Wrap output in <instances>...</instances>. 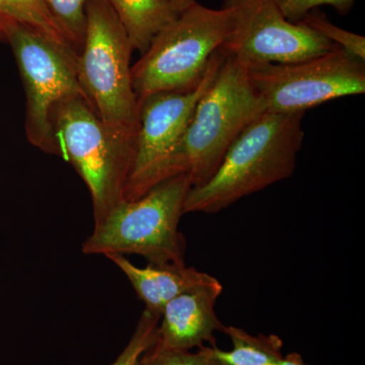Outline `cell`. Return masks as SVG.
<instances>
[{"instance_id":"4fadbf2b","label":"cell","mask_w":365,"mask_h":365,"mask_svg":"<svg viewBox=\"0 0 365 365\" xmlns=\"http://www.w3.org/2000/svg\"><path fill=\"white\" fill-rule=\"evenodd\" d=\"M122 24L134 51L143 54L151 41L179 13L172 0H107Z\"/></svg>"},{"instance_id":"603a6c76","label":"cell","mask_w":365,"mask_h":365,"mask_svg":"<svg viewBox=\"0 0 365 365\" xmlns=\"http://www.w3.org/2000/svg\"><path fill=\"white\" fill-rule=\"evenodd\" d=\"M0 41H4V36H2L1 31H0Z\"/></svg>"},{"instance_id":"44dd1931","label":"cell","mask_w":365,"mask_h":365,"mask_svg":"<svg viewBox=\"0 0 365 365\" xmlns=\"http://www.w3.org/2000/svg\"><path fill=\"white\" fill-rule=\"evenodd\" d=\"M275 365H307L302 359V355L297 352L289 353L287 355H283L282 359Z\"/></svg>"},{"instance_id":"6da1fadb","label":"cell","mask_w":365,"mask_h":365,"mask_svg":"<svg viewBox=\"0 0 365 365\" xmlns=\"http://www.w3.org/2000/svg\"><path fill=\"white\" fill-rule=\"evenodd\" d=\"M306 113L264 112L228 148L213 176L192 187L185 213H217L271 185L289 179L304 143Z\"/></svg>"},{"instance_id":"3957f363","label":"cell","mask_w":365,"mask_h":365,"mask_svg":"<svg viewBox=\"0 0 365 365\" xmlns=\"http://www.w3.org/2000/svg\"><path fill=\"white\" fill-rule=\"evenodd\" d=\"M264 112L248 69L225 53L215 79L197 103L178 150V168L181 174L189 175L192 187L201 186L213 176L235 138Z\"/></svg>"},{"instance_id":"5b68a950","label":"cell","mask_w":365,"mask_h":365,"mask_svg":"<svg viewBox=\"0 0 365 365\" xmlns=\"http://www.w3.org/2000/svg\"><path fill=\"white\" fill-rule=\"evenodd\" d=\"M86 14L85 41L76 59L79 85L100 119L135 141L139 108L132 86L133 47L107 0H88Z\"/></svg>"},{"instance_id":"9a60e30c","label":"cell","mask_w":365,"mask_h":365,"mask_svg":"<svg viewBox=\"0 0 365 365\" xmlns=\"http://www.w3.org/2000/svg\"><path fill=\"white\" fill-rule=\"evenodd\" d=\"M0 16L23 24L78 57L66 34L53 16L47 0H0Z\"/></svg>"},{"instance_id":"d6986e66","label":"cell","mask_w":365,"mask_h":365,"mask_svg":"<svg viewBox=\"0 0 365 365\" xmlns=\"http://www.w3.org/2000/svg\"><path fill=\"white\" fill-rule=\"evenodd\" d=\"M160 319V314L144 309L130 341L111 365H135L141 355L157 341Z\"/></svg>"},{"instance_id":"7c38bea8","label":"cell","mask_w":365,"mask_h":365,"mask_svg":"<svg viewBox=\"0 0 365 365\" xmlns=\"http://www.w3.org/2000/svg\"><path fill=\"white\" fill-rule=\"evenodd\" d=\"M106 257L126 275L145 309L160 316L170 300L215 278L195 268L187 267L186 264H148L141 268L131 263L124 255L109 254Z\"/></svg>"},{"instance_id":"7402d4cb","label":"cell","mask_w":365,"mask_h":365,"mask_svg":"<svg viewBox=\"0 0 365 365\" xmlns=\"http://www.w3.org/2000/svg\"><path fill=\"white\" fill-rule=\"evenodd\" d=\"M175 9L178 13L181 14L182 11H186L187 9L196 4V0H172Z\"/></svg>"},{"instance_id":"2e32d148","label":"cell","mask_w":365,"mask_h":365,"mask_svg":"<svg viewBox=\"0 0 365 365\" xmlns=\"http://www.w3.org/2000/svg\"><path fill=\"white\" fill-rule=\"evenodd\" d=\"M135 365H225L216 353V346H202L198 351L172 349L155 341Z\"/></svg>"},{"instance_id":"8fae6325","label":"cell","mask_w":365,"mask_h":365,"mask_svg":"<svg viewBox=\"0 0 365 365\" xmlns=\"http://www.w3.org/2000/svg\"><path fill=\"white\" fill-rule=\"evenodd\" d=\"M216 278L186 290L163 307L158 325V342L172 349L192 350L204 343L215 345V333L222 332L215 304L222 294Z\"/></svg>"},{"instance_id":"ba28073f","label":"cell","mask_w":365,"mask_h":365,"mask_svg":"<svg viewBox=\"0 0 365 365\" xmlns=\"http://www.w3.org/2000/svg\"><path fill=\"white\" fill-rule=\"evenodd\" d=\"M225 53L213 55L195 90L158 93L138 101V131L124 201H134L165 180L181 175L177 155L197 103L212 83Z\"/></svg>"},{"instance_id":"ffe728a7","label":"cell","mask_w":365,"mask_h":365,"mask_svg":"<svg viewBox=\"0 0 365 365\" xmlns=\"http://www.w3.org/2000/svg\"><path fill=\"white\" fill-rule=\"evenodd\" d=\"M281 13L290 23L299 24L307 14L319 6H332L336 11L346 16L352 11L356 0H276Z\"/></svg>"},{"instance_id":"7a4b0ae2","label":"cell","mask_w":365,"mask_h":365,"mask_svg":"<svg viewBox=\"0 0 365 365\" xmlns=\"http://www.w3.org/2000/svg\"><path fill=\"white\" fill-rule=\"evenodd\" d=\"M191 179L165 180L134 201H123L83 242L86 255L135 254L148 264L185 265L184 237L179 230Z\"/></svg>"},{"instance_id":"52a82bcc","label":"cell","mask_w":365,"mask_h":365,"mask_svg":"<svg viewBox=\"0 0 365 365\" xmlns=\"http://www.w3.org/2000/svg\"><path fill=\"white\" fill-rule=\"evenodd\" d=\"M0 31L13 50L25 90L26 139L43 153L59 155L53 112L67 100L86 98L76 73L78 57L11 19L0 16Z\"/></svg>"},{"instance_id":"277c9868","label":"cell","mask_w":365,"mask_h":365,"mask_svg":"<svg viewBox=\"0 0 365 365\" xmlns=\"http://www.w3.org/2000/svg\"><path fill=\"white\" fill-rule=\"evenodd\" d=\"M52 124L59 157L71 163L90 191L97 225L124 201L135 141L107 126L85 97L57 106Z\"/></svg>"},{"instance_id":"8992f818","label":"cell","mask_w":365,"mask_h":365,"mask_svg":"<svg viewBox=\"0 0 365 365\" xmlns=\"http://www.w3.org/2000/svg\"><path fill=\"white\" fill-rule=\"evenodd\" d=\"M232 30L227 9H213L196 2L163 29L131 67L137 98L158 93L195 90L215 52Z\"/></svg>"},{"instance_id":"e0dca14e","label":"cell","mask_w":365,"mask_h":365,"mask_svg":"<svg viewBox=\"0 0 365 365\" xmlns=\"http://www.w3.org/2000/svg\"><path fill=\"white\" fill-rule=\"evenodd\" d=\"M47 2L78 57L85 41L88 0H47Z\"/></svg>"},{"instance_id":"ac0fdd59","label":"cell","mask_w":365,"mask_h":365,"mask_svg":"<svg viewBox=\"0 0 365 365\" xmlns=\"http://www.w3.org/2000/svg\"><path fill=\"white\" fill-rule=\"evenodd\" d=\"M302 23L313 29L334 45L349 53L352 56L365 61V38L364 36L343 30L327 18L319 9H314L307 14Z\"/></svg>"},{"instance_id":"9c48e42d","label":"cell","mask_w":365,"mask_h":365,"mask_svg":"<svg viewBox=\"0 0 365 365\" xmlns=\"http://www.w3.org/2000/svg\"><path fill=\"white\" fill-rule=\"evenodd\" d=\"M247 69L266 112L306 113L329 101L365 91V61L338 47L314 58Z\"/></svg>"},{"instance_id":"30bf717a","label":"cell","mask_w":365,"mask_h":365,"mask_svg":"<svg viewBox=\"0 0 365 365\" xmlns=\"http://www.w3.org/2000/svg\"><path fill=\"white\" fill-rule=\"evenodd\" d=\"M222 7L230 11L232 30L220 49L247 68L302 61L337 48L302 21H287L276 0H223Z\"/></svg>"},{"instance_id":"5bb4252c","label":"cell","mask_w":365,"mask_h":365,"mask_svg":"<svg viewBox=\"0 0 365 365\" xmlns=\"http://www.w3.org/2000/svg\"><path fill=\"white\" fill-rule=\"evenodd\" d=\"M222 332L232 343L230 351L216 347L217 356L225 365H275L283 357V341L273 334L254 336L234 326H223Z\"/></svg>"}]
</instances>
